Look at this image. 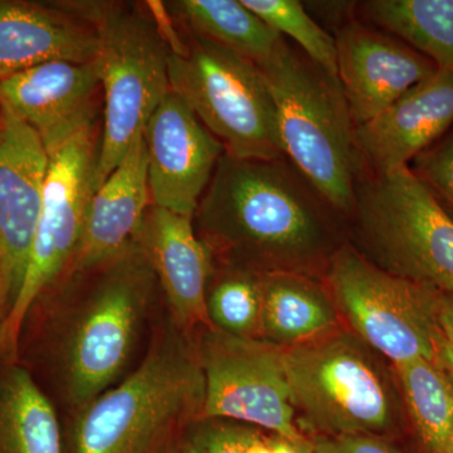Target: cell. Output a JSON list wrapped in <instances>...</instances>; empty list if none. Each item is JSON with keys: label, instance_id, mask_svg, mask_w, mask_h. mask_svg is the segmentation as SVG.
I'll return each instance as SVG.
<instances>
[{"label": "cell", "instance_id": "27", "mask_svg": "<svg viewBox=\"0 0 453 453\" xmlns=\"http://www.w3.org/2000/svg\"><path fill=\"white\" fill-rule=\"evenodd\" d=\"M256 429L228 419L199 418L181 432L178 446L181 453H244Z\"/></svg>", "mask_w": 453, "mask_h": 453}, {"label": "cell", "instance_id": "11", "mask_svg": "<svg viewBox=\"0 0 453 453\" xmlns=\"http://www.w3.org/2000/svg\"><path fill=\"white\" fill-rule=\"evenodd\" d=\"M196 347L205 383L202 418L228 419L295 443L310 442L297 425L282 347L213 327L204 329Z\"/></svg>", "mask_w": 453, "mask_h": 453}, {"label": "cell", "instance_id": "2", "mask_svg": "<svg viewBox=\"0 0 453 453\" xmlns=\"http://www.w3.org/2000/svg\"><path fill=\"white\" fill-rule=\"evenodd\" d=\"M204 399L196 342L170 320L135 371L71 416L64 453H160L202 418Z\"/></svg>", "mask_w": 453, "mask_h": 453}, {"label": "cell", "instance_id": "32", "mask_svg": "<svg viewBox=\"0 0 453 453\" xmlns=\"http://www.w3.org/2000/svg\"><path fill=\"white\" fill-rule=\"evenodd\" d=\"M244 453H275V451L271 443V437L256 429L244 449Z\"/></svg>", "mask_w": 453, "mask_h": 453}, {"label": "cell", "instance_id": "29", "mask_svg": "<svg viewBox=\"0 0 453 453\" xmlns=\"http://www.w3.org/2000/svg\"><path fill=\"white\" fill-rule=\"evenodd\" d=\"M310 438L312 453H399L380 434H345Z\"/></svg>", "mask_w": 453, "mask_h": 453}, {"label": "cell", "instance_id": "22", "mask_svg": "<svg viewBox=\"0 0 453 453\" xmlns=\"http://www.w3.org/2000/svg\"><path fill=\"white\" fill-rule=\"evenodd\" d=\"M169 8L190 33L262 65L283 37L243 4L242 0H180Z\"/></svg>", "mask_w": 453, "mask_h": 453}, {"label": "cell", "instance_id": "3", "mask_svg": "<svg viewBox=\"0 0 453 453\" xmlns=\"http://www.w3.org/2000/svg\"><path fill=\"white\" fill-rule=\"evenodd\" d=\"M88 273V290L68 306L53 334L57 384L71 416L124 372L159 286L135 241Z\"/></svg>", "mask_w": 453, "mask_h": 453}, {"label": "cell", "instance_id": "6", "mask_svg": "<svg viewBox=\"0 0 453 453\" xmlns=\"http://www.w3.org/2000/svg\"><path fill=\"white\" fill-rule=\"evenodd\" d=\"M351 214L366 259L453 296V219L410 166L360 177Z\"/></svg>", "mask_w": 453, "mask_h": 453}, {"label": "cell", "instance_id": "28", "mask_svg": "<svg viewBox=\"0 0 453 453\" xmlns=\"http://www.w3.org/2000/svg\"><path fill=\"white\" fill-rule=\"evenodd\" d=\"M410 168L453 219V127L419 154Z\"/></svg>", "mask_w": 453, "mask_h": 453}, {"label": "cell", "instance_id": "8", "mask_svg": "<svg viewBox=\"0 0 453 453\" xmlns=\"http://www.w3.org/2000/svg\"><path fill=\"white\" fill-rule=\"evenodd\" d=\"M357 339L336 329L283 348L296 419L312 437L383 436L395 422L388 381Z\"/></svg>", "mask_w": 453, "mask_h": 453}, {"label": "cell", "instance_id": "35", "mask_svg": "<svg viewBox=\"0 0 453 453\" xmlns=\"http://www.w3.org/2000/svg\"><path fill=\"white\" fill-rule=\"evenodd\" d=\"M160 453H181L180 449H179L178 446V438L174 441V442H172L169 446H166L165 449H164Z\"/></svg>", "mask_w": 453, "mask_h": 453}, {"label": "cell", "instance_id": "1", "mask_svg": "<svg viewBox=\"0 0 453 453\" xmlns=\"http://www.w3.org/2000/svg\"><path fill=\"white\" fill-rule=\"evenodd\" d=\"M324 204L285 159L241 160L225 153L196 211V234L234 267L310 276L333 257Z\"/></svg>", "mask_w": 453, "mask_h": 453}, {"label": "cell", "instance_id": "10", "mask_svg": "<svg viewBox=\"0 0 453 453\" xmlns=\"http://www.w3.org/2000/svg\"><path fill=\"white\" fill-rule=\"evenodd\" d=\"M98 144L91 122L49 151L40 219L25 281L7 319L12 350L27 316L64 279L81 246L89 203L96 190Z\"/></svg>", "mask_w": 453, "mask_h": 453}, {"label": "cell", "instance_id": "20", "mask_svg": "<svg viewBox=\"0 0 453 453\" xmlns=\"http://www.w3.org/2000/svg\"><path fill=\"white\" fill-rule=\"evenodd\" d=\"M262 296L261 339L288 348L339 329L330 291L308 275L258 273Z\"/></svg>", "mask_w": 453, "mask_h": 453}, {"label": "cell", "instance_id": "18", "mask_svg": "<svg viewBox=\"0 0 453 453\" xmlns=\"http://www.w3.org/2000/svg\"><path fill=\"white\" fill-rule=\"evenodd\" d=\"M94 25L62 3L0 0V80L43 62L96 61Z\"/></svg>", "mask_w": 453, "mask_h": 453}, {"label": "cell", "instance_id": "5", "mask_svg": "<svg viewBox=\"0 0 453 453\" xmlns=\"http://www.w3.org/2000/svg\"><path fill=\"white\" fill-rule=\"evenodd\" d=\"M94 25L104 92V130L98 144L96 189L142 135L170 92L169 44L157 20L139 9L111 3L65 5Z\"/></svg>", "mask_w": 453, "mask_h": 453}, {"label": "cell", "instance_id": "31", "mask_svg": "<svg viewBox=\"0 0 453 453\" xmlns=\"http://www.w3.org/2000/svg\"><path fill=\"white\" fill-rule=\"evenodd\" d=\"M275 453H312L311 445L308 443H295L285 438L270 436Z\"/></svg>", "mask_w": 453, "mask_h": 453}, {"label": "cell", "instance_id": "12", "mask_svg": "<svg viewBox=\"0 0 453 453\" xmlns=\"http://www.w3.org/2000/svg\"><path fill=\"white\" fill-rule=\"evenodd\" d=\"M47 170L40 135L0 106V309L7 319L25 281Z\"/></svg>", "mask_w": 453, "mask_h": 453}, {"label": "cell", "instance_id": "13", "mask_svg": "<svg viewBox=\"0 0 453 453\" xmlns=\"http://www.w3.org/2000/svg\"><path fill=\"white\" fill-rule=\"evenodd\" d=\"M142 138L151 204L195 219L225 146L172 91L151 115Z\"/></svg>", "mask_w": 453, "mask_h": 453}, {"label": "cell", "instance_id": "24", "mask_svg": "<svg viewBox=\"0 0 453 453\" xmlns=\"http://www.w3.org/2000/svg\"><path fill=\"white\" fill-rule=\"evenodd\" d=\"M408 413L428 453H437L453 431V380L425 357L395 365Z\"/></svg>", "mask_w": 453, "mask_h": 453}, {"label": "cell", "instance_id": "16", "mask_svg": "<svg viewBox=\"0 0 453 453\" xmlns=\"http://www.w3.org/2000/svg\"><path fill=\"white\" fill-rule=\"evenodd\" d=\"M165 295L170 320L188 335L211 327L207 292L211 252L193 219L150 204L135 237Z\"/></svg>", "mask_w": 453, "mask_h": 453}, {"label": "cell", "instance_id": "15", "mask_svg": "<svg viewBox=\"0 0 453 453\" xmlns=\"http://www.w3.org/2000/svg\"><path fill=\"white\" fill-rule=\"evenodd\" d=\"M453 127V71L437 68L371 121L354 127L362 164L372 175L402 168Z\"/></svg>", "mask_w": 453, "mask_h": 453}, {"label": "cell", "instance_id": "14", "mask_svg": "<svg viewBox=\"0 0 453 453\" xmlns=\"http://www.w3.org/2000/svg\"><path fill=\"white\" fill-rule=\"evenodd\" d=\"M338 80L354 127L371 121L437 65L398 38L351 20L339 29Z\"/></svg>", "mask_w": 453, "mask_h": 453}, {"label": "cell", "instance_id": "26", "mask_svg": "<svg viewBox=\"0 0 453 453\" xmlns=\"http://www.w3.org/2000/svg\"><path fill=\"white\" fill-rule=\"evenodd\" d=\"M280 35H288L308 55L310 61L338 79V50L335 38L310 17L296 0H242Z\"/></svg>", "mask_w": 453, "mask_h": 453}, {"label": "cell", "instance_id": "25", "mask_svg": "<svg viewBox=\"0 0 453 453\" xmlns=\"http://www.w3.org/2000/svg\"><path fill=\"white\" fill-rule=\"evenodd\" d=\"M211 327L235 338L261 339L262 296L257 273L232 267L207 292Z\"/></svg>", "mask_w": 453, "mask_h": 453}, {"label": "cell", "instance_id": "23", "mask_svg": "<svg viewBox=\"0 0 453 453\" xmlns=\"http://www.w3.org/2000/svg\"><path fill=\"white\" fill-rule=\"evenodd\" d=\"M362 8L437 68L453 71V0H372Z\"/></svg>", "mask_w": 453, "mask_h": 453}, {"label": "cell", "instance_id": "33", "mask_svg": "<svg viewBox=\"0 0 453 453\" xmlns=\"http://www.w3.org/2000/svg\"><path fill=\"white\" fill-rule=\"evenodd\" d=\"M8 348L7 316L0 309V350Z\"/></svg>", "mask_w": 453, "mask_h": 453}, {"label": "cell", "instance_id": "21", "mask_svg": "<svg viewBox=\"0 0 453 453\" xmlns=\"http://www.w3.org/2000/svg\"><path fill=\"white\" fill-rule=\"evenodd\" d=\"M0 453H64L55 405L16 365L0 366Z\"/></svg>", "mask_w": 453, "mask_h": 453}, {"label": "cell", "instance_id": "30", "mask_svg": "<svg viewBox=\"0 0 453 453\" xmlns=\"http://www.w3.org/2000/svg\"><path fill=\"white\" fill-rule=\"evenodd\" d=\"M440 325V360L453 380V296L440 294L438 301Z\"/></svg>", "mask_w": 453, "mask_h": 453}, {"label": "cell", "instance_id": "19", "mask_svg": "<svg viewBox=\"0 0 453 453\" xmlns=\"http://www.w3.org/2000/svg\"><path fill=\"white\" fill-rule=\"evenodd\" d=\"M150 204L148 157L140 135L95 190L81 246L65 277L88 273L127 249L135 240Z\"/></svg>", "mask_w": 453, "mask_h": 453}, {"label": "cell", "instance_id": "7", "mask_svg": "<svg viewBox=\"0 0 453 453\" xmlns=\"http://www.w3.org/2000/svg\"><path fill=\"white\" fill-rule=\"evenodd\" d=\"M168 73L170 91L189 106L229 157L285 159L275 103L257 65L192 35L189 43L169 47Z\"/></svg>", "mask_w": 453, "mask_h": 453}, {"label": "cell", "instance_id": "17", "mask_svg": "<svg viewBox=\"0 0 453 453\" xmlns=\"http://www.w3.org/2000/svg\"><path fill=\"white\" fill-rule=\"evenodd\" d=\"M100 86L96 61L43 62L0 80V106L16 113L40 135L47 153L92 122Z\"/></svg>", "mask_w": 453, "mask_h": 453}, {"label": "cell", "instance_id": "4", "mask_svg": "<svg viewBox=\"0 0 453 453\" xmlns=\"http://www.w3.org/2000/svg\"><path fill=\"white\" fill-rule=\"evenodd\" d=\"M258 67L275 103L285 157L330 208L351 214L362 160L339 80L285 40Z\"/></svg>", "mask_w": 453, "mask_h": 453}, {"label": "cell", "instance_id": "34", "mask_svg": "<svg viewBox=\"0 0 453 453\" xmlns=\"http://www.w3.org/2000/svg\"><path fill=\"white\" fill-rule=\"evenodd\" d=\"M437 453H453V431L449 437L447 438L445 445Z\"/></svg>", "mask_w": 453, "mask_h": 453}, {"label": "cell", "instance_id": "9", "mask_svg": "<svg viewBox=\"0 0 453 453\" xmlns=\"http://www.w3.org/2000/svg\"><path fill=\"white\" fill-rule=\"evenodd\" d=\"M326 280L340 318L360 342L393 365L417 357L441 365V292L387 273L353 246L336 250Z\"/></svg>", "mask_w": 453, "mask_h": 453}]
</instances>
